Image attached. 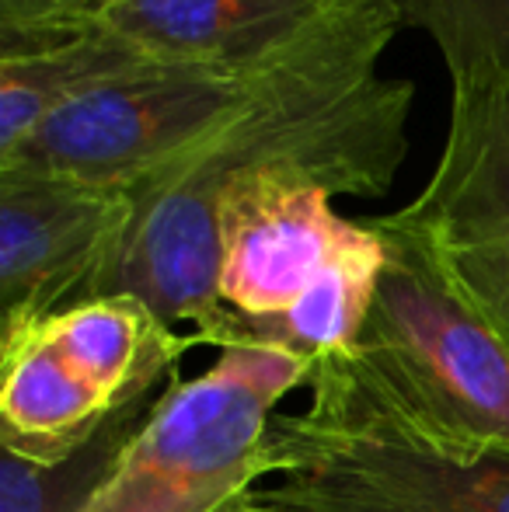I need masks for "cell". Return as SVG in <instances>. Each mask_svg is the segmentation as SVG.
<instances>
[{"mask_svg":"<svg viewBox=\"0 0 509 512\" xmlns=\"http://www.w3.org/2000/svg\"><path fill=\"white\" fill-rule=\"evenodd\" d=\"M401 28H422L450 84L509 81V0H394Z\"/></svg>","mask_w":509,"mask_h":512,"instance_id":"15","label":"cell"},{"mask_svg":"<svg viewBox=\"0 0 509 512\" xmlns=\"http://www.w3.org/2000/svg\"><path fill=\"white\" fill-rule=\"evenodd\" d=\"M314 366L276 345H231L196 380H171L81 512H227L269 478L272 408Z\"/></svg>","mask_w":509,"mask_h":512,"instance_id":"4","label":"cell"},{"mask_svg":"<svg viewBox=\"0 0 509 512\" xmlns=\"http://www.w3.org/2000/svg\"><path fill=\"white\" fill-rule=\"evenodd\" d=\"M398 32H381L290 84L220 129L192 154L136 185L129 220L88 300L136 297L168 328L192 321L210 331L220 300V189L238 171L297 164L325 178L332 196L381 199L408 150L415 84L377 77V60Z\"/></svg>","mask_w":509,"mask_h":512,"instance_id":"1","label":"cell"},{"mask_svg":"<svg viewBox=\"0 0 509 512\" xmlns=\"http://www.w3.org/2000/svg\"><path fill=\"white\" fill-rule=\"evenodd\" d=\"M0 366V446L42 467L74 457L119 411L39 328L0 349Z\"/></svg>","mask_w":509,"mask_h":512,"instance_id":"13","label":"cell"},{"mask_svg":"<svg viewBox=\"0 0 509 512\" xmlns=\"http://www.w3.org/2000/svg\"><path fill=\"white\" fill-rule=\"evenodd\" d=\"M398 28L394 0H356L269 60L238 67L161 63L140 70L56 112L18 154L0 161V171L63 175L133 192L335 56Z\"/></svg>","mask_w":509,"mask_h":512,"instance_id":"3","label":"cell"},{"mask_svg":"<svg viewBox=\"0 0 509 512\" xmlns=\"http://www.w3.org/2000/svg\"><path fill=\"white\" fill-rule=\"evenodd\" d=\"M384 269L349 356L321 359L349 398L401 439L454 464L509 453V345L384 216Z\"/></svg>","mask_w":509,"mask_h":512,"instance_id":"2","label":"cell"},{"mask_svg":"<svg viewBox=\"0 0 509 512\" xmlns=\"http://www.w3.org/2000/svg\"><path fill=\"white\" fill-rule=\"evenodd\" d=\"M39 331L112 408L150 398L161 380H178V359L196 345L136 297L84 300L42 321Z\"/></svg>","mask_w":509,"mask_h":512,"instance_id":"12","label":"cell"},{"mask_svg":"<svg viewBox=\"0 0 509 512\" xmlns=\"http://www.w3.org/2000/svg\"><path fill=\"white\" fill-rule=\"evenodd\" d=\"M150 398L129 401L105 425L53 467H42L0 446V512H81L116 471L129 439L150 415Z\"/></svg>","mask_w":509,"mask_h":512,"instance_id":"14","label":"cell"},{"mask_svg":"<svg viewBox=\"0 0 509 512\" xmlns=\"http://www.w3.org/2000/svg\"><path fill=\"white\" fill-rule=\"evenodd\" d=\"M133 209L123 189L0 171V349L88 300Z\"/></svg>","mask_w":509,"mask_h":512,"instance_id":"7","label":"cell"},{"mask_svg":"<svg viewBox=\"0 0 509 512\" xmlns=\"http://www.w3.org/2000/svg\"><path fill=\"white\" fill-rule=\"evenodd\" d=\"M325 178L297 164L238 171L220 189V300L248 317L297 304L363 223L332 209Z\"/></svg>","mask_w":509,"mask_h":512,"instance_id":"8","label":"cell"},{"mask_svg":"<svg viewBox=\"0 0 509 512\" xmlns=\"http://www.w3.org/2000/svg\"><path fill=\"white\" fill-rule=\"evenodd\" d=\"M384 237L363 220L353 244L339 251L321 269V276L297 297V304L272 317H248L227 307L210 331H192L196 345H276L307 363L349 356L363 331L384 269Z\"/></svg>","mask_w":509,"mask_h":512,"instance_id":"10","label":"cell"},{"mask_svg":"<svg viewBox=\"0 0 509 512\" xmlns=\"http://www.w3.org/2000/svg\"><path fill=\"white\" fill-rule=\"evenodd\" d=\"M356 0H109L95 28L164 63H258L297 46Z\"/></svg>","mask_w":509,"mask_h":512,"instance_id":"9","label":"cell"},{"mask_svg":"<svg viewBox=\"0 0 509 512\" xmlns=\"http://www.w3.org/2000/svg\"><path fill=\"white\" fill-rule=\"evenodd\" d=\"M161 63V56L102 28L42 42H0V161L18 154L77 98Z\"/></svg>","mask_w":509,"mask_h":512,"instance_id":"11","label":"cell"},{"mask_svg":"<svg viewBox=\"0 0 509 512\" xmlns=\"http://www.w3.org/2000/svg\"><path fill=\"white\" fill-rule=\"evenodd\" d=\"M307 387V411L272 415V481L227 512H509V453L454 464L401 439L328 373Z\"/></svg>","mask_w":509,"mask_h":512,"instance_id":"5","label":"cell"},{"mask_svg":"<svg viewBox=\"0 0 509 512\" xmlns=\"http://www.w3.org/2000/svg\"><path fill=\"white\" fill-rule=\"evenodd\" d=\"M509 345V81L454 84L426 189L384 216Z\"/></svg>","mask_w":509,"mask_h":512,"instance_id":"6","label":"cell"},{"mask_svg":"<svg viewBox=\"0 0 509 512\" xmlns=\"http://www.w3.org/2000/svg\"><path fill=\"white\" fill-rule=\"evenodd\" d=\"M109 0H0V42H42L91 32Z\"/></svg>","mask_w":509,"mask_h":512,"instance_id":"16","label":"cell"}]
</instances>
